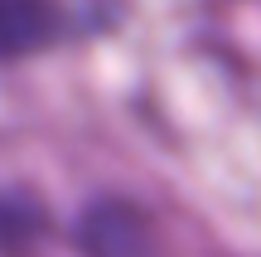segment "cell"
Wrapping results in <instances>:
<instances>
[{
    "label": "cell",
    "mask_w": 261,
    "mask_h": 257,
    "mask_svg": "<svg viewBox=\"0 0 261 257\" xmlns=\"http://www.w3.org/2000/svg\"><path fill=\"white\" fill-rule=\"evenodd\" d=\"M87 257H155V243H150V228L130 204H102V209L87 214L83 228Z\"/></svg>",
    "instance_id": "cell-1"
},
{
    "label": "cell",
    "mask_w": 261,
    "mask_h": 257,
    "mask_svg": "<svg viewBox=\"0 0 261 257\" xmlns=\"http://www.w3.org/2000/svg\"><path fill=\"white\" fill-rule=\"evenodd\" d=\"M63 34V15L48 0H0V58L44 49Z\"/></svg>",
    "instance_id": "cell-2"
}]
</instances>
